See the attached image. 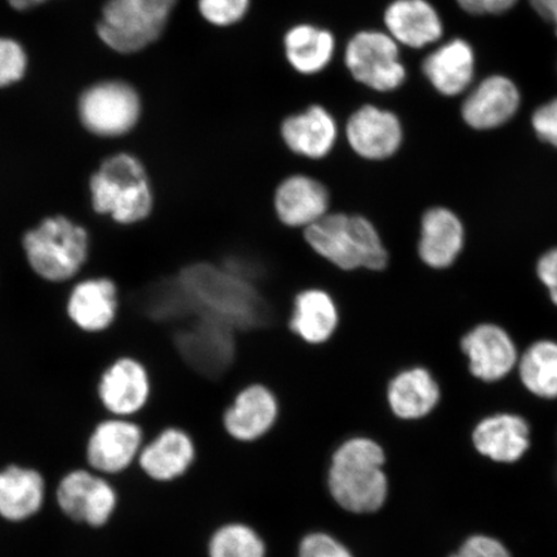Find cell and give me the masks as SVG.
Returning a JSON list of instances; mask_svg holds the SVG:
<instances>
[{
    "label": "cell",
    "instance_id": "obj_1",
    "mask_svg": "<svg viewBox=\"0 0 557 557\" xmlns=\"http://www.w3.org/2000/svg\"><path fill=\"white\" fill-rule=\"evenodd\" d=\"M95 250L92 232L66 212L40 215L20 235V252L30 274L52 287H67L86 274Z\"/></svg>",
    "mask_w": 557,
    "mask_h": 557
},
{
    "label": "cell",
    "instance_id": "obj_2",
    "mask_svg": "<svg viewBox=\"0 0 557 557\" xmlns=\"http://www.w3.org/2000/svg\"><path fill=\"white\" fill-rule=\"evenodd\" d=\"M86 193L89 211L111 226H143L157 211V190L148 166L128 151L104 157L89 174Z\"/></svg>",
    "mask_w": 557,
    "mask_h": 557
},
{
    "label": "cell",
    "instance_id": "obj_3",
    "mask_svg": "<svg viewBox=\"0 0 557 557\" xmlns=\"http://www.w3.org/2000/svg\"><path fill=\"white\" fill-rule=\"evenodd\" d=\"M313 255L343 273H381L389 255L374 222L358 212L332 211L302 232Z\"/></svg>",
    "mask_w": 557,
    "mask_h": 557
},
{
    "label": "cell",
    "instance_id": "obj_4",
    "mask_svg": "<svg viewBox=\"0 0 557 557\" xmlns=\"http://www.w3.org/2000/svg\"><path fill=\"white\" fill-rule=\"evenodd\" d=\"M176 277L194 310L236 331L256 329L267 315L259 290L232 270L198 262L181 270Z\"/></svg>",
    "mask_w": 557,
    "mask_h": 557
},
{
    "label": "cell",
    "instance_id": "obj_5",
    "mask_svg": "<svg viewBox=\"0 0 557 557\" xmlns=\"http://www.w3.org/2000/svg\"><path fill=\"white\" fill-rule=\"evenodd\" d=\"M381 445L368 437H352L334 453L330 491L344 510L372 513L381 510L388 496V480Z\"/></svg>",
    "mask_w": 557,
    "mask_h": 557
},
{
    "label": "cell",
    "instance_id": "obj_6",
    "mask_svg": "<svg viewBox=\"0 0 557 557\" xmlns=\"http://www.w3.org/2000/svg\"><path fill=\"white\" fill-rule=\"evenodd\" d=\"M176 4L177 0H108L97 35L110 50L137 53L162 37Z\"/></svg>",
    "mask_w": 557,
    "mask_h": 557
},
{
    "label": "cell",
    "instance_id": "obj_7",
    "mask_svg": "<svg viewBox=\"0 0 557 557\" xmlns=\"http://www.w3.org/2000/svg\"><path fill=\"white\" fill-rule=\"evenodd\" d=\"M122 308V288L116 278L87 273L67 285L62 306L67 324L87 337H101L115 330Z\"/></svg>",
    "mask_w": 557,
    "mask_h": 557
},
{
    "label": "cell",
    "instance_id": "obj_8",
    "mask_svg": "<svg viewBox=\"0 0 557 557\" xmlns=\"http://www.w3.org/2000/svg\"><path fill=\"white\" fill-rule=\"evenodd\" d=\"M345 65L355 81L379 94L398 90L408 76L400 46L381 30L355 34L345 48Z\"/></svg>",
    "mask_w": 557,
    "mask_h": 557
},
{
    "label": "cell",
    "instance_id": "obj_9",
    "mask_svg": "<svg viewBox=\"0 0 557 557\" xmlns=\"http://www.w3.org/2000/svg\"><path fill=\"white\" fill-rule=\"evenodd\" d=\"M78 113L88 134L100 138L124 137L136 128L141 117V97L127 82L97 83L82 94Z\"/></svg>",
    "mask_w": 557,
    "mask_h": 557
},
{
    "label": "cell",
    "instance_id": "obj_10",
    "mask_svg": "<svg viewBox=\"0 0 557 557\" xmlns=\"http://www.w3.org/2000/svg\"><path fill=\"white\" fill-rule=\"evenodd\" d=\"M151 395L150 368L135 354L115 355L97 375V400L110 416L131 418L141 413Z\"/></svg>",
    "mask_w": 557,
    "mask_h": 557
},
{
    "label": "cell",
    "instance_id": "obj_11",
    "mask_svg": "<svg viewBox=\"0 0 557 557\" xmlns=\"http://www.w3.org/2000/svg\"><path fill=\"white\" fill-rule=\"evenodd\" d=\"M236 330L222 320L198 313L174 336L177 352L195 372L208 379H219L234 363Z\"/></svg>",
    "mask_w": 557,
    "mask_h": 557
},
{
    "label": "cell",
    "instance_id": "obj_12",
    "mask_svg": "<svg viewBox=\"0 0 557 557\" xmlns=\"http://www.w3.org/2000/svg\"><path fill=\"white\" fill-rule=\"evenodd\" d=\"M522 96L517 82L505 74H491L465 95L459 114L469 128L487 132L504 127L519 114Z\"/></svg>",
    "mask_w": 557,
    "mask_h": 557
},
{
    "label": "cell",
    "instance_id": "obj_13",
    "mask_svg": "<svg viewBox=\"0 0 557 557\" xmlns=\"http://www.w3.org/2000/svg\"><path fill=\"white\" fill-rule=\"evenodd\" d=\"M271 206L278 224L305 232L332 212V194L311 174L292 173L278 181Z\"/></svg>",
    "mask_w": 557,
    "mask_h": 557
},
{
    "label": "cell",
    "instance_id": "obj_14",
    "mask_svg": "<svg viewBox=\"0 0 557 557\" xmlns=\"http://www.w3.org/2000/svg\"><path fill=\"white\" fill-rule=\"evenodd\" d=\"M345 137L355 156L367 162H385L401 149L404 128L394 111L364 104L348 117Z\"/></svg>",
    "mask_w": 557,
    "mask_h": 557
},
{
    "label": "cell",
    "instance_id": "obj_15",
    "mask_svg": "<svg viewBox=\"0 0 557 557\" xmlns=\"http://www.w3.org/2000/svg\"><path fill=\"white\" fill-rule=\"evenodd\" d=\"M343 323V311L332 292L310 285L292 299L288 329L302 344L322 347L332 343Z\"/></svg>",
    "mask_w": 557,
    "mask_h": 557
},
{
    "label": "cell",
    "instance_id": "obj_16",
    "mask_svg": "<svg viewBox=\"0 0 557 557\" xmlns=\"http://www.w3.org/2000/svg\"><path fill=\"white\" fill-rule=\"evenodd\" d=\"M58 504L67 518L99 528L113 517L117 496L103 478L86 470H75L61 480Z\"/></svg>",
    "mask_w": 557,
    "mask_h": 557
},
{
    "label": "cell",
    "instance_id": "obj_17",
    "mask_svg": "<svg viewBox=\"0 0 557 557\" xmlns=\"http://www.w3.org/2000/svg\"><path fill=\"white\" fill-rule=\"evenodd\" d=\"M476 52L465 38H450L436 45L422 61V74L436 94L455 99L465 96L475 83Z\"/></svg>",
    "mask_w": 557,
    "mask_h": 557
},
{
    "label": "cell",
    "instance_id": "obj_18",
    "mask_svg": "<svg viewBox=\"0 0 557 557\" xmlns=\"http://www.w3.org/2000/svg\"><path fill=\"white\" fill-rule=\"evenodd\" d=\"M143 430L131 418L110 416L96 424L87 443L90 468L101 473H120L139 456Z\"/></svg>",
    "mask_w": 557,
    "mask_h": 557
},
{
    "label": "cell",
    "instance_id": "obj_19",
    "mask_svg": "<svg viewBox=\"0 0 557 557\" xmlns=\"http://www.w3.org/2000/svg\"><path fill=\"white\" fill-rule=\"evenodd\" d=\"M473 377L484 382L504 380L518 366L519 354L510 334L496 324H480L462 339Z\"/></svg>",
    "mask_w": 557,
    "mask_h": 557
},
{
    "label": "cell",
    "instance_id": "obj_20",
    "mask_svg": "<svg viewBox=\"0 0 557 557\" xmlns=\"http://www.w3.org/2000/svg\"><path fill=\"white\" fill-rule=\"evenodd\" d=\"M386 33L400 47L424 50L441 44L445 27L430 0H393L383 12Z\"/></svg>",
    "mask_w": 557,
    "mask_h": 557
},
{
    "label": "cell",
    "instance_id": "obj_21",
    "mask_svg": "<svg viewBox=\"0 0 557 557\" xmlns=\"http://www.w3.org/2000/svg\"><path fill=\"white\" fill-rule=\"evenodd\" d=\"M339 136L337 121L322 104H312L282 122L281 137L292 154L323 160L332 154Z\"/></svg>",
    "mask_w": 557,
    "mask_h": 557
},
{
    "label": "cell",
    "instance_id": "obj_22",
    "mask_svg": "<svg viewBox=\"0 0 557 557\" xmlns=\"http://www.w3.org/2000/svg\"><path fill=\"white\" fill-rule=\"evenodd\" d=\"M278 413L281 404L273 389L255 382L235 395L224 414V426L236 441L255 442L274 428Z\"/></svg>",
    "mask_w": 557,
    "mask_h": 557
},
{
    "label": "cell",
    "instance_id": "obj_23",
    "mask_svg": "<svg viewBox=\"0 0 557 557\" xmlns=\"http://www.w3.org/2000/svg\"><path fill=\"white\" fill-rule=\"evenodd\" d=\"M472 444L480 455L493 462L515 463L531 448V428L518 414H493L476 424Z\"/></svg>",
    "mask_w": 557,
    "mask_h": 557
},
{
    "label": "cell",
    "instance_id": "obj_24",
    "mask_svg": "<svg viewBox=\"0 0 557 557\" xmlns=\"http://www.w3.org/2000/svg\"><path fill=\"white\" fill-rule=\"evenodd\" d=\"M465 244L461 220L448 208L435 207L424 212L418 256L431 269H447L457 260Z\"/></svg>",
    "mask_w": 557,
    "mask_h": 557
},
{
    "label": "cell",
    "instance_id": "obj_25",
    "mask_svg": "<svg viewBox=\"0 0 557 557\" xmlns=\"http://www.w3.org/2000/svg\"><path fill=\"white\" fill-rule=\"evenodd\" d=\"M441 387L423 367L403 369L388 382L386 398L395 417L417 421L434 412L441 401Z\"/></svg>",
    "mask_w": 557,
    "mask_h": 557
},
{
    "label": "cell",
    "instance_id": "obj_26",
    "mask_svg": "<svg viewBox=\"0 0 557 557\" xmlns=\"http://www.w3.org/2000/svg\"><path fill=\"white\" fill-rule=\"evenodd\" d=\"M195 458V447L189 434L171 428L162 431L154 441L139 451L143 471L157 482H171L189 470Z\"/></svg>",
    "mask_w": 557,
    "mask_h": 557
},
{
    "label": "cell",
    "instance_id": "obj_27",
    "mask_svg": "<svg viewBox=\"0 0 557 557\" xmlns=\"http://www.w3.org/2000/svg\"><path fill=\"white\" fill-rule=\"evenodd\" d=\"M46 484L38 471L10 466L0 471V517L20 522L37 515L44 506Z\"/></svg>",
    "mask_w": 557,
    "mask_h": 557
},
{
    "label": "cell",
    "instance_id": "obj_28",
    "mask_svg": "<svg viewBox=\"0 0 557 557\" xmlns=\"http://www.w3.org/2000/svg\"><path fill=\"white\" fill-rule=\"evenodd\" d=\"M283 45L288 64L302 75L322 73L336 53L333 33L312 24L290 27L284 35Z\"/></svg>",
    "mask_w": 557,
    "mask_h": 557
},
{
    "label": "cell",
    "instance_id": "obj_29",
    "mask_svg": "<svg viewBox=\"0 0 557 557\" xmlns=\"http://www.w3.org/2000/svg\"><path fill=\"white\" fill-rule=\"evenodd\" d=\"M522 385L541 399H557V344L542 339L528 347L518 361Z\"/></svg>",
    "mask_w": 557,
    "mask_h": 557
},
{
    "label": "cell",
    "instance_id": "obj_30",
    "mask_svg": "<svg viewBox=\"0 0 557 557\" xmlns=\"http://www.w3.org/2000/svg\"><path fill=\"white\" fill-rule=\"evenodd\" d=\"M267 548L252 528L242 524L222 527L209 543L211 557H264Z\"/></svg>",
    "mask_w": 557,
    "mask_h": 557
},
{
    "label": "cell",
    "instance_id": "obj_31",
    "mask_svg": "<svg viewBox=\"0 0 557 557\" xmlns=\"http://www.w3.org/2000/svg\"><path fill=\"white\" fill-rule=\"evenodd\" d=\"M250 0H198L200 16L215 27H230L247 16Z\"/></svg>",
    "mask_w": 557,
    "mask_h": 557
},
{
    "label": "cell",
    "instance_id": "obj_32",
    "mask_svg": "<svg viewBox=\"0 0 557 557\" xmlns=\"http://www.w3.org/2000/svg\"><path fill=\"white\" fill-rule=\"evenodd\" d=\"M27 55L17 40L0 38V88L15 85L24 78Z\"/></svg>",
    "mask_w": 557,
    "mask_h": 557
},
{
    "label": "cell",
    "instance_id": "obj_33",
    "mask_svg": "<svg viewBox=\"0 0 557 557\" xmlns=\"http://www.w3.org/2000/svg\"><path fill=\"white\" fill-rule=\"evenodd\" d=\"M532 129L542 143L557 150V97L535 108L531 116Z\"/></svg>",
    "mask_w": 557,
    "mask_h": 557
},
{
    "label": "cell",
    "instance_id": "obj_34",
    "mask_svg": "<svg viewBox=\"0 0 557 557\" xmlns=\"http://www.w3.org/2000/svg\"><path fill=\"white\" fill-rule=\"evenodd\" d=\"M449 557H512V555L499 540L491 535L473 534L466 539L458 552Z\"/></svg>",
    "mask_w": 557,
    "mask_h": 557
},
{
    "label": "cell",
    "instance_id": "obj_35",
    "mask_svg": "<svg viewBox=\"0 0 557 557\" xmlns=\"http://www.w3.org/2000/svg\"><path fill=\"white\" fill-rule=\"evenodd\" d=\"M299 557H352V555L332 535L312 533L301 542Z\"/></svg>",
    "mask_w": 557,
    "mask_h": 557
},
{
    "label": "cell",
    "instance_id": "obj_36",
    "mask_svg": "<svg viewBox=\"0 0 557 557\" xmlns=\"http://www.w3.org/2000/svg\"><path fill=\"white\" fill-rule=\"evenodd\" d=\"M519 2L520 0H456L458 9L472 17L505 15Z\"/></svg>",
    "mask_w": 557,
    "mask_h": 557
},
{
    "label": "cell",
    "instance_id": "obj_37",
    "mask_svg": "<svg viewBox=\"0 0 557 557\" xmlns=\"http://www.w3.org/2000/svg\"><path fill=\"white\" fill-rule=\"evenodd\" d=\"M540 281L546 285L552 301L557 306V248L543 255L537 264Z\"/></svg>",
    "mask_w": 557,
    "mask_h": 557
},
{
    "label": "cell",
    "instance_id": "obj_38",
    "mask_svg": "<svg viewBox=\"0 0 557 557\" xmlns=\"http://www.w3.org/2000/svg\"><path fill=\"white\" fill-rule=\"evenodd\" d=\"M528 2L535 15L553 26L557 38V0H528Z\"/></svg>",
    "mask_w": 557,
    "mask_h": 557
},
{
    "label": "cell",
    "instance_id": "obj_39",
    "mask_svg": "<svg viewBox=\"0 0 557 557\" xmlns=\"http://www.w3.org/2000/svg\"><path fill=\"white\" fill-rule=\"evenodd\" d=\"M45 2H47V0H9V4L12 7V9L17 11L32 10L35 9V7L44 4Z\"/></svg>",
    "mask_w": 557,
    "mask_h": 557
}]
</instances>
